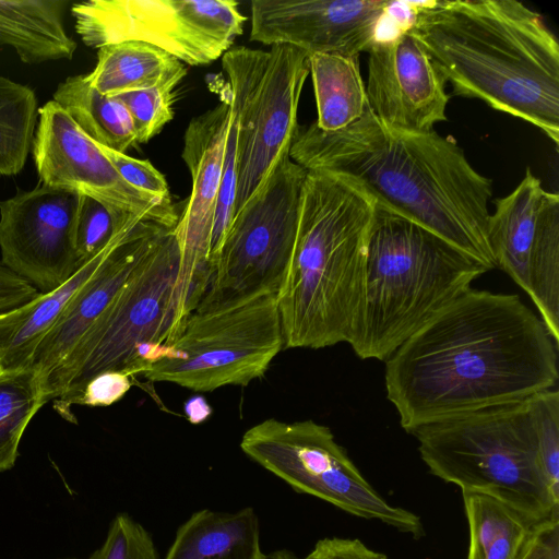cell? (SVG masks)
Instances as JSON below:
<instances>
[{
	"mask_svg": "<svg viewBox=\"0 0 559 559\" xmlns=\"http://www.w3.org/2000/svg\"><path fill=\"white\" fill-rule=\"evenodd\" d=\"M71 13L88 47L142 41L192 67L222 58L246 22L235 0H88Z\"/></svg>",
	"mask_w": 559,
	"mask_h": 559,
	"instance_id": "8fae6325",
	"label": "cell"
},
{
	"mask_svg": "<svg viewBox=\"0 0 559 559\" xmlns=\"http://www.w3.org/2000/svg\"><path fill=\"white\" fill-rule=\"evenodd\" d=\"M82 194L40 183L0 201L1 263L47 294L84 264L76 255L75 223Z\"/></svg>",
	"mask_w": 559,
	"mask_h": 559,
	"instance_id": "9a60e30c",
	"label": "cell"
},
{
	"mask_svg": "<svg viewBox=\"0 0 559 559\" xmlns=\"http://www.w3.org/2000/svg\"><path fill=\"white\" fill-rule=\"evenodd\" d=\"M521 559H559V518L540 526Z\"/></svg>",
	"mask_w": 559,
	"mask_h": 559,
	"instance_id": "8d00e7d4",
	"label": "cell"
},
{
	"mask_svg": "<svg viewBox=\"0 0 559 559\" xmlns=\"http://www.w3.org/2000/svg\"><path fill=\"white\" fill-rule=\"evenodd\" d=\"M302 559H389L356 538L325 537L319 539Z\"/></svg>",
	"mask_w": 559,
	"mask_h": 559,
	"instance_id": "e575fe53",
	"label": "cell"
},
{
	"mask_svg": "<svg viewBox=\"0 0 559 559\" xmlns=\"http://www.w3.org/2000/svg\"><path fill=\"white\" fill-rule=\"evenodd\" d=\"M290 159L359 187L372 202L496 267L488 241L491 179L479 174L451 136L385 128L371 112L333 132L314 121L298 130Z\"/></svg>",
	"mask_w": 559,
	"mask_h": 559,
	"instance_id": "7a4b0ae2",
	"label": "cell"
},
{
	"mask_svg": "<svg viewBox=\"0 0 559 559\" xmlns=\"http://www.w3.org/2000/svg\"><path fill=\"white\" fill-rule=\"evenodd\" d=\"M386 397L402 428L523 401L554 389L558 344L514 294L469 288L385 361Z\"/></svg>",
	"mask_w": 559,
	"mask_h": 559,
	"instance_id": "6da1fadb",
	"label": "cell"
},
{
	"mask_svg": "<svg viewBox=\"0 0 559 559\" xmlns=\"http://www.w3.org/2000/svg\"><path fill=\"white\" fill-rule=\"evenodd\" d=\"M408 4V28L454 95L525 120L559 145V44L539 13L515 0Z\"/></svg>",
	"mask_w": 559,
	"mask_h": 559,
	"instance_id": "3957f363",
	"label": "cell"
},
{
	"mask_svg": "<svg viewBox=\"0 0 559 559\" xmlns=\"http://www.w3.org/2000/svg\"><path fill=\"white\" fill-rule=\"evenodd\" d=\"M45 404L41 378L34 367L0 369V473L15 464L21 438Z\"/></svg>",
	"mask_w": 559,
	"mask_h": 559,
	"instance_id": "4316f807",
	"label": "cell"
},
{
	"mask_svg": "<svg viewBox=\"0 0 559 559\" xmlns=\"http://www.w3.org/2000/svg\"><path fill=\"white\" fill-rule=\"evenodd\" d=\"M307 170L282 158L235 213L201 302L260 290L278 293L295 246Z\"/></svg>",
	"mask_w": 559,
	"mask_h": 559,
	"instance_id": "7c38bea8",
	"label": "cell"
},
{
	"mask_svg": "<svg viewBox=\"0 0 559 559\" xmlns=\"http://www.w3.org/2000/svg\"><path fill=\"white\" fill-rule=\"evenodd\" d=\"M40 293L0 262V317L34 300Z\"/></svg>",
	"mask_w": 559,
	"mask_h": 559,
	"instance_id": "d590c367",
	"label": "cell"
},
{
	"mask_svg": "<svg viewBox=\"0 0 559 559\" xmlns=\"http://www.w3.org/2000/svg\"><path fill=\"white\" fill-rule=\"evenodd\" d=\"M56 102L95 143L119 153L136 145L131 116L116 97L100 94L84 75L70 76L53 93Z\"/></svg>",
	"mask_w": 559,
	"mask_h": 559,
	"instance_id": "484cf974",
	"label": "cell"
},
{
	"mask_svg": "<svg viewBox=\"0 0 559 559\" xmlns=\"http://www.w3.org/2000/svg\"><path fill=\"white\" fill-rule=\"evenodd\" d=\"M283 348L277 294L260 290L199 304L138 376L195 392L245 386L262 378Z\"/></svg>",
	"mask_w": 559,
	"mask_h": 559,
	"instance_id": "ba28073f",
	"label": "cell"
},
{
	"mask_svg": "<svg viewBox=\"0 0 559 559\" xmlns=\"http://www.w3.org/2000/svg\"><path fill=\"white\" fill-rule=\"evenodd\" d=\"M130 216L134 215H126L109 243L88 260L69 281L0 317L1 369L29 366L33 355L45 335L56 324L75 293L100 266Z\"/></svg>",
	"mask_w": 559,
	"mask_h": 559,
	"instance_id": "ffe728a7",
	"label": "cell"
},
{
	"mask_svg": "<svg viewBox=\"0 0 559 559\" xmlns=\"http://www.w3.org/2000/svg\"><path fill=\"white\" fill-rule=\"evenodd\" d=\"M373 215L374 203L350 180L307 170L295 246L277 293L285 349L348 343Z\"/></svg>",
	"mask_w": 559,
	"mask_h": 559,
	"instance_id": "277c9868",
	"label": "cell"
},
{
	"mask_svg": "<svg viewBox=\"0 0 559 559\" xmlns=\"http://www.w3.org/2000/svg\"><path fill=\"white\" fill-rule=\"evenodd\" d=\"M222 67L236 127V213L289 156L309 64L304 51L280 45L269 50L231 47L223 55Z\"/></svg>",
	"mask_w": 559,
	"mask_h": 559,
	"instance_id": "9c48e42d",
	"label": "cell"
},
{
	"mask_svg": "<svg viewBox=\"0 0 559 559\" xmlns=\"http://www.w3.org/2000/svg\"><path fill=\"white\" fill-rule=\"evenodd\" d=\"M183 408L188 420L193 425L203 423L212 413L209 403L201 395H195L189 399L185 403Z\"/></svg>",
	"mask_w": 559,
	"mask_h": 559,
	"instance_id": "74e56055",
	"label": "cell"
},
{
	"mask_svg": "<svg viewBox=\"0 0 559 559\" xmlns=\"http://www.w3.org/2000/svg\"><path fill=\"white\" fill-rule=\"evenodd\" d=\"M240 449L297 492L319 498L352 515L380 521L414 538L425 534L420 518L390 504L324 425L311 419L288 423L267 418L243 433Z\"/></svg>",
	"mask_w": 559,
	"mask_h": 559,
	"instance_id": "30bf717a",
	"label": "cell"
},
{
	"mask_svg": "<svg viewBox=\"0 0 559 559\" xmlns=\"http://www.w3.org/2000/svg\"><path fill=\"white\" fill-rule=\"evenodd\" d=\"M62 0H0V44L27 64L72 59L76 41L63 26Z\"/></svg>",
	"mask_w": 559,
	"mask_h": 559,
	"instance_id": "7402d4cb",
	"label": "cell"
},
{
	"mask_svg": "<svg viewBox=\"0 0 559 559\" xmlns=\"http://www.w3.org/2000/svg\"><path fill=\"white\" fill-rule=\"evenodd\" d=\"M90 559H158L151 534L130 515L118 514L103 546Z\"/></svg>",
	"mask_w": 559,
	"mask_h": 559,
	"instance_id": "1f68e13d",
	"label": "cell"
},
{
	"mask_svg": "<svg viewBox=\"0 0 559 559\" xmlns=\"http://www.w3.org/2000/svg\"><path fill=\"white\" fill-rule=\"evenodd\" d=\"M1 369V368H0Z\"/></svg>",
	"mask_w": 559,
	"mask_h": 559,
	"instance_id": "ab89813d",
	"label": "cell"
},
{
	"mask_svg": "<svg viewBox=\"0 0 559 559\" xmlns=\"http://www.w3.org/2000/svg\"><path fill=\"white\" fill-rule=\"evenodd\" d=\"M488 271L432 231L374 204L347 344L361 359L385 361Z\"/></svg>",
	"mask_w": 559,
	"mask_h": 559,
	"instance_id": "5b68a950",
	"label": "cell"
},
{
	"mask_svg": "<svg viewBox=\"0 0 559 559\" xmlns=\"http://www.w3.org/2000/svg\"><path fill=\"white\" fill-rule=\"evenodd\" d=\"M175 84L129 92L114 96L128 109L136 136V144L146 143L173 120Z\"/></svg>",
	"mask_w": 559,
	"mask_h": 559,
	"instance_id": "f546056e",
	"label": "cell"
},
{
	"mask_svg": "<svg viewBox=\"0 0 559 559\" xmlns=\"http://www.w3.org/2000/svg\"><path fill=\"white\" fill-rule=\"evenodd\" d=\"M308 64L317 104V127L333 132L358 120L368 108L359 56L314 53L308 56Z\"/></svg>",
	"mask_w": 559,
	"mask_h": 559,
	"instance_id": "d4e9b609",
	"label": "cell"
},
{
	"mask_svg": "<svg viewBox=\"0 0 559 559\" xmlns=\"http://www.w3.org/2000/svg\"><path fill=\"white\" fill-rule=\"evenodd\" d=\"M538 459L555 491L559 492V392L548 389L527 397Z\"/></svg>",
	"mask_w": 559,
	"mask_h": 559,
	"instance_id": "f1b7e54d",
	"label": "cell"
},
{
	"mask_svg": "<svg viewBox=\"0 0 559 559\" xmlns=\"http://www.w3.org/2000/svg\"><path fill=\"white\" fill-rule=\"evenodd\" d=\"M37 115L34 91L0 76V176H13L23 169Z\"/></svg>",
	"mask_w": 559,
	"mask_h": 559,
	"instance_id": "83f0119b",
	"label": "cell"
},
{
	"mask_svg": "<svg viewBox=\"0 0 559 559\" xmlns=\"http://www.w3.org/2000/svg\"><path fill=\"white\" fill-rule=\"evenodd\" d=\"M180 253L174 228H164L121 288L73 349L43 381L46 403L68 420L86 383L123 371L133 378L177 335Z\"/></svg>",
	"mask_w": 559,
	"mask_h": 559,
	"instance_id": "8992f818",
	"label": "cell"
},
{
	"mask_svg": "<svg viewBox=\"0 0 559 559\" xmlns=\"http://www.w3.org/2000/svg\"><path fill=\"white\" fill-rule=\"evenodd\" d=\"M99 147L131 187L165 203L173 204L169 187L164 175L150 160L138 159L102 145Z\"/></svg>",
	"mask_w": 559,
	"mask_h": 559,
	"instance_id": "d6a6232c",
	"label": "cell"
},
{
	"mask_svg": "<svg viewBox=\"0 0 559 559\" xmlns=\"http://www.w3.org/2000/svg\"><path fill=\"white\" fill-rule=\"evenodd\" d=\"M132 379L133 377L130 373L123 371L100 373L86 383L76 404L109 406L122 399L130 390Z\"/></svg>",
	"mask_w": 559,
	"mask_h": 559,
	"instance_id": "836d02e7",
	"label": "cell"
},
{
	"mask_svg": "<svg viewBox=\"0 0 559 559\" xmlns=\"http://www.w3.org/2000/svg\"><path fill=\"white\" fill-rule=\"evenodd\" d=\"M186 74L185 64L166 51L142 41H122L99 48L97 63L85 78L100 94L114 97L178 85Z\"/></svg>",
	"mask_w": 559,
	"mask_h": 559,
	"instance_id": "cb8c5ba5",
	"label": "cell"
},
{
	"mask_svg": "<svg viewBox=\"0 0 559 559\" xmlns=\"http://www.w3.org/2000/svg\"><path fill=\"white\" fill-rule=\"evenodd\" d=\"M395 2L384 0H252L250 40L306 55L359 56L380 37Z\"/></svg>",
	"mask_w": 559,
	"mask_h": 559,
	"instance_id": "e0dca14e",
	"label": "cell"
},
{
	"mask_svg": "<svg viewBox=\"0 0 559 559\" xmlns=\"http://www.w3.org/2000/svg\"><path fill=\"white\" fill-rule=\"evenodd\" d=\"M126 213H117L99 201L83 195L75 223V250L82 264L100 252L114 237Z\"/></svg>",
	"mask_w": 559,
	"mask_h": 559,
	"instance_id": "4dcf8cb0",
	"label": "cell"
},
{
	"mask_svg": "<svg viewBox=\"0 0 559 559\" xmlns=\"http://www.w3.org/2000/svg\"><path fill=\"white\" fill-rule=\"evenodd\" d=\"M488 241L496 267L533 300L551 334L559 331V195L527 168L519 186L495 201Z\"/></svg>",
	"mask_w": 559,
	"mask_h": 559,
	"instance_id": "4fadbf2b",
	"label": "cell"
},
{
	"mask_svg": "<svg viewBox=\"0 0 559 559\" xmlns=\"http://www.w3.org/2000/svg\"><path fill=\"white\" fill-rule=\"evenodd\" d=\"M229 99L193 118L185 132L181 157L192 181L191 194L175 235L180 261L177 275V328L198 307L212 276L210 254L219 195Z\"/></svg>",
	"mask_w": 559,
	"mask_h": 559,
	"instance_id": "2e32d148",
	"label": "cell"
},
{
	"mask_svg": "<svg viewBox=\"0 0 559 559\" xmlns=\"http://www.w3.org/2000/svg\"><path fill=\"white\" fill-rule=\"evenodd\" d=\"M366 96L373 116L388 129L424 133L445 121L450 95L445 79L407 19L368 49Z\"/></svg>",
	"mask_w": 559,
	"mask_h": 559,
	"instance_id": "ac0fdd59",
	"label": "cell"
},
{
	"mask_svg": "<svg viewBox=\"0 0 559 559\" xmlns=\"http://www.w3.org/2000/svg\"><path fill=\"white\" fill-rule=\"evenodd\" d=\"M164 228L138 216L127 219L106 259L36 348L29 366L39 372L41 383L105 310Z\"/></svg>",
	"mask_w": 559,
	"mask_h": 559,
	"instance_id": "d6986e66",
	"label": "cell"
},
{
	"mask_svg": "<svg viewBox=\"0 0 559 559\" xmlns=\"http://www.w3.org/2000/svg\"><path fill=\"white\" fill-rule=\"evenodd\" d=\"M38 116L33 157L40 183L75 190L117 213L176 227L181 214L177 205L131 187L56 102H47Z\"/></svg>",
	"mask_w": 559,
	"mask_h": 559,
	"instance_id": "5bb4252c",
	"label": "cell"
},
{
	"mask_svg": "<svg viewBox=\"0 0 559 559\" xmlns=\"http://www.w3.org/2000/svg\"><path fill=\"white\" fill-rule=\"evenodd\" d=\"M462 497L467 559H521L540 526L554 519L535 518L488 493L462 491Z\"/></svg>",
	"mask_w": 559,
	"mask_h": 559,
	"instance_id": "603a6c76",
	"label": "cell"
},
{
	"mask_svg": "<svg viewBox=\"0 0 559 559\" xmlns=\"http://www.w3.org/2000/svg\"><path fill=\"white\" fill-rule=\"evenodd\" d=\"M269 559H300L294 552L287 549H281L272 552Z\"/></svg>",
	"mask_w": 559,
	"mask_h": 559,
	"instance_id": "f35d334b",
	"label": "cell"
},
{
	"mask_svg": "<svg viewBox=\"0 0 559 559\" xmlns=\"http://www.w3.org/2000/svg\"><path fill=\"white\" fill-rule=\"evenodd\" d=\"M164 559H269L260 545L259 519L250 507L237 512L203 509L177 531Z\"/></svg>",
	"mask_w": 559,
	"mask_h": 559,
	"instance_id": "44dd1931",
	"label": "cell"
},
{
	"mask_svg": "<svg viewBox=\"0 0 559 559\" xmlns=\"http://www.w3.org/2000/svg\"><path fill=\"white\" fill-rule=\"evenodd\" d=\"M412 435L436 477L538 519L559 516V492L542 468L527 399L438 419Z\"/></svg>",
	"mask_w": 559,
	"mask_h": 559,
	"instance_id": "52a82bcc",
	"label": "cell"
}]
</instances>
